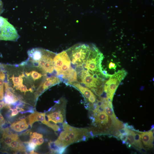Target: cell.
<instances>
[{
  "label": "cell",
  "mask_w": 154,
  "mask_h": 154,
  "mask_svg": "<svg viewBox=\"0 0 154 154\" xmlns=\"http://www.w3.org/2000/svg\"><path fill=\"white\" fill-rule=\"evenodd\" d=\"M30 152V154H38L37 153L35 152L34 150H32Z\"/></svg>",
  "instance_id": "33"
},
{
  "label": "cell",
  "mask_w": 154,
  "mask_h": 154,
  "mask_svg": "<svg viewBox=\"0 0 154 154\" xmlns=\"http://www.w3.org/2000/svg\"><path fill=\"white\" fill-rule=\"evenodd\" d=\"M44 142V139L42 137H40L38 138V145H40L42 144Z\"/></svg>",
  "instance_id": "29"
},
{
  "label": "cell",
  "mask_w": 154,
  "mask_h": 154,
  "mask_svg": "<svg viewBox=\"0 0 154 154\" xmlns=\"http://www.w3.org/2000/svg\"><path fill=\"white\" fill-rule=\"evenodd\" d=\"M56 54L44 49L41 58L34 65H36L45 74L52 73L54 69V59Z\"/></svg>",
  "instance_id": "3"
},
{
  "label": "cell",
  "mask_w": 154,
  "mask_h": 154,
  "mask_svg": "<svg viewBox=\"0 0 154 154\" xmlns=\"http://www.w3.org/2000/svg\"><path fill=\"white\" fill-rule=\"evenodd\" d=\"M137 150L139 151L140 152L143 153H146L147 152V150L143 146L138 147Z\"/></svg>",
  "instance_id": "26"
},
{
  "label": "cell",
  "mask_w": 154,
  "mask_h": 154,
  "mask_svg": "<svg viewBox=\"0 0 154 154\" xmlns=\"http://www.w3.org/2000/svg\"><path fill=\"white\" fill-rule=\"evenodd\" d=\"M135 132L129 129L127 136L126 142H127L132 145L135 149H137V145L135 142L134 135Z\"/></svg>",
  "instance_id": "13"
},
{
  "label": "cell",
  "mask_w": 154,
  "mask_h": 154,
  "mask_svg": "<svg viewBox=\"0 0 154 154\" xmlns=\"http://www.w3.org/2000/svg\"><path fill=\"white\" fill-rule=\"evenodd\" d=\"M134 140L137 145L136 149L137 150L138 147L143 146L141 142L140 134L135 132L134 135Z\"/></svg>",
  "instance_id": "16"
},
{
  "label": "cell",
  "mask_w": 154,
  "mask_h": 154,
  "mask_svg": "<svg viewBox=\"0 0 154 154\" xmlns=\"http://www.w3.org/2000/svg\"><path fill=\"white\" fill-rule=\"evenodd\" d=\"M71 85L74 87L79 90L86 99H88L93 92L88 88L83 86L78 82L72 83Z\"/></svg>",
  "instance_id": "11"
},
{
  "label": "cell",
  "mask_w": 154,
  "mask_h": 154,
  "mask_svg": "<svg viewBox=\"0 0 154 154\" xmlns=\"http://www.w3.org/2000/svg\"><path fill=\"white\" fill-rule=\"evenodd\" d=\"M19 36L7 19L0 16V40L16 41Z\"/></svg>",
  "instance_id": "2"
},
{
  "label": "cell",
  "mask_w": 154,
  "mask_h": 154,
  "mask_svg": "<svg viewBox=\"0 0 154 154\" xmlns=\"http://www.w3.org/2000/svg\"><path fill=\"white\" fill-rule=\"evenodd\" d=\"M61 82L58 77L52 76L48 77L43 82L39 88V90L41 93L51 87L60 83Z\"/></svg>",
  "instance_id": "7"
},
{
  "label": "cell",
  "mask_w": 154,
  "mask_h": 154,
  "mask_svg": "<svg viewBox=\"0 0 154 154\" xmlns=\"http://www.w3.org/2000/svg\"><path fill=\"white\" fill-rule=\"evenodd\" d=\"M70 61L65 51L56 54L53 60L54 68L56 75L61 81L67 75L70 69Z\"/></svg>",
  "instance_id": "1"
},
{
  "label": "cell",
  "mask_w": 154,
  "mask_h": 154,
  "mask_svg": "<svg viewBox=\"0 0 154 154\" xmlns=\"http://www.w3.org/2000/svg\"><path fill=\"white\" fill-rule=\"evenodd\" d=\"M20 121V129L21 131H23L28 128L29 125L27 123L26 121L25 118L21 119Z\"/></svg>",
  "instance_id": "18"
},
{
  "label": "cell",
  "mask_w": 154,
  "mask_h": 154,
  "mask_svg": "<svg viewBox=\"0 0 154 154\" xmlns=\"http://www.w3.org/2000/svg\"><path fill=\"white\" fill-rule=\"evenodd\" d=\"M0 129L7 122V121L4 119V117L0 112Z\"/></svg>",
  "instance_id": "20"
},
{
  "label": "cell",
  "mask_w": 154,
  "mask_h": 154,
  "mask_svg": "<svg viewBox=\"0 0 154 154\" xmlns=\"http://www.w3.org/2000/svg\"><path fill=\"white\" fill-rule=\"evenodd\" d=\"M96 96L93 93L90 97L88 99L89 102L93 103L96 101Z\"/></svg>",
  "instance_id": "21"
},
{
  "label": "cell",
  "mask_w": 154,
  "mask_h": 154,
  "mask_svg": "<svg viewBox=\"0 0 154 154\" xmlns=\"http://www.w3.org/2000/svg\"><path fill=\"white\" fill-rule=\"evenodd\" d=\"M154 146V138L152 137L151 138L149 145H148V147L149 148H153Z\"/></svg>",
  "instance_id": "28"
},
{
  "label": "cell",
  "mask_w": 154,
  "mask_h": 154,
  "mask_svg": "<svg viewBox=\"0 0 154 154\" xmlns=\"http://www.w3.org/2000/svg\"><path fill=\"white\" fill-rule=\"evenodd\" d=\"M9 148L13 151L15 152H26V149L22 142L19 138L13 140L10 143Z\"/></svg>",
  "instance_id": "9"
},
{
  "label": "cell",
  "mask_w": 154,
  "mask_h": 154,
  "mask_svg": "<svg viewBox=\"0 0 154 154\" xmlns=\"http://www.w3.org/2000/svg\"><path fill=\"white\" fill-rule=\"evenodd\" d=\"M152 132L150 130L149 131L142 132L140 134L141 140L145 147H148L151 138H154L152 136Z\"/></svg>",
  "instance_id": "12"
},
{
  "label": "cell",
  "mask_w": 154,
  "mask_h": 154,
  "mask_svg": "<svg viewBox=\"0 0 154 154\" xmlns=\"http://www.w3.org/2000/svg\"><path fill=\"white\" fill-rule=\"evenodd\" d=\"M94 117L95 121L97 123L100 125H107L109 127H111L110 118L105 112L99 113Z\"/></svg>",
  "instance_id": "8"
},
{
  "label": "cell",
  "mask_w": 154,
  "mask_h": 154,
  "mask_svg": "<svg viewBox=\"0 0 154 154\" xmlns=\"http://www.w3.org/2000/svg\"><path fill=\"white\" fill-rule=\"evenodd\" d=\"M63 129L68 133L72 143L79 141L86 135L87 130L84 128L74 127L70 125L67 123L63 124Z\"/></svg>",
  "instance_id": "4"
},
{
  "label": "cell",
  "mask_w": 154,
  "mask_h": 154,
  "mask_svg": "<svg viewBox=\"0 0 154 154\" xmlns=\"http://www.w3.org/2000/svg\"><path fill=\"white\" fill-rule=\"evenodd\" d=\"M16 109L18 110L19 112H23L24 111V110L21 108L19 107L16 106Z\"/></svg>",
  "instance_id": "32"
},
{
  "label": "cell",
  "mask_w": 154,
  "mask_h": 154,
  "mask_svg": "<svg viewBox=\"0 0 154 154\" xmlns=\"http://www.w3.org/2000/svg\"><path fill=\"white\" fill-rule=\"evenodd\" d=\"M55 144L60 148H65L73 143L67 132L64 131L61 132L58 139L54 142Z\"/></svg>",
  "instance_id": "6"
},
{
  "label": "cell",
  "mask_w": 154,
  "mask_h": 154,
  "mask_svg": "<svg viewBox=\"0 0 154 154\" xmlns=\"http://www.w3.org/2000/svg\"><path fill=\"white\" fill-rule=\"evenodd\" d=\"M24 143L26 144L27 150L30 151L35 149L37 145L35 143L30 141L25 142Z\"/></svg>",
  "instance_id": "17"
},
{
  "label": "cell",
  "mask_w": 154,
  "mask_h": 154,
  "mask_svg": "<svg viewBox=\"0 0 154 154\" xmlns=\"http://www.w3.org/2000/svg\"><path fill=\"white\" fill-rule=\"evenodd\" d=\"M29 141L35 143L37 145H38V138L33 136L32 135H31V139Z\"/></svg>",
  "instance_id": "23"
},
{
  "label": "cell",
  "mask_w": 154,
  "mask_h": 154,
  "mask_svg": "<svg viewBox=\"0 0 154 154\" xmlns=\"http://www.w3.org/2000/svg\"><path fill=\"white\" fill-rule=\"evenodd\" d=\"M3 11V5L2 1L0 0V15Z\"/></svg>",
  "instance_id": "30"
},
{
  "label": "cell",
  "mask_w": 154,
  "mask_h": 154,
  "mask_svg": "<svg viewBox=\"0 0 154 154\" xmlns=\"http://www.w3.org/2000/svg\"><path fill=\"white\" fill-rule=\"evenodd\" d=\"M119 130L120 135L125 133H128L129 129L126 127H124L119 129Z\"/></svg>",
  "instance_id": "24"
},
{
  "label": "cell",
  "mask_w": 154,
  "mask_h": 154,
  "mask_svg": "<svg viewBox=\"0 0 154 154\" xmlns=\"http://www.w3.org/2000/svg\"><path fill=\"white\" fill-rule=\"evenodd\" d=\"M105 112L108 115L112 121L117 119L114 112L113 106H106L105 107Z\"/></svg>",
  "instance_id": "14"
},
{
  "label": "cell",
  "mask_w": 154,
  "mask_h": 154,
  "mask_svg": "<svg viewBox=\"0 0 154 154\" xmlns=\"http://www.w3.org/2000/svg\"><path fill=\"white\" fill-rule=\"evenodd\" d=\"M5 91L6 93L4 96V100L5 103L10 105L13 104L17 101L18 98L7 86L5 87Z\"/></svg>",
  "instance_id": "10"
},
{
  "label": "cell",
  "mask_w": 154,
  "mask_h": 154,
  "mask_svg": "<svg viewBox=\"0 0 154 154\" xmlns=\"http://www.w3.org/2000/svg\"><path fill=\"white\" fill-rule=\"evenodd\" d=\"M128 133H126L120 134L119 137V138L122 141H126Z\"/></svg>",
  "instance_id": "22"
},
{
  "label": "cell",
  "mask_w": 154,
  "mask_h": 154,
  "mask_svg": "<svg viewBox=\"0 0 154 154\" xmlns=\"http://www.w3.org/2000/svg\"><path fill=\"white\" fill-rule=\"evenodd\" d=\"M109 68L110 69H111L112 68H113L116 70V66L115 63H114L112 62H111L110 63L109 66Z\"/></svg>",
  "instance_id": "27"
},
{
  "label": "cell",
  "mask_w": 154,
  "mask_h": 154,
  "mask_svg": "<svg viewBox=\"0 0 154 154\" xmlns=\"http://www.w3.org/2000/svg\"><path fill=\"white\" fill-rule=\"evenodd\" d=\"M20 120L12 123L10 125L11 128L17 132H21L20 129Z\"/></svg>",
  "instance_id": "19"
},
{
  "label": "cell",
  "mask_w": 154,
  "mask_h": 154,
  "mask_svg": "<svg viewBox=\"0 0 154 154\" xmlns=\"http://www.w3.org/2000/svg\"><path fill=\"white\" fill-rule=\"evenodd\" d=\"M45 113L39 112L35 111L29 116V124L31 127L33 124L35 122L40 121L52 129L54 131H58L59 128L58 126L56 124L51 123L47 121L45 117Z\"/></svg>",
  "instance_id": "5"
},
{
  "label": "cell",
  "mask_w": 154,
  "mask_h": 154,
  "mask_svg": "<svg viewBox=\"0 0 154 154\" xmlns=\"http://www.w3.org/2000/svg\"><path fill=\"white\" fill-rule=\"evenodd\" d=\"M63 115L60 111H58L52 112L46 115L48 119V121H51L53 122L54 120L57 117Z\"/></svg>",
  "instance_id": "15"
},
{
  "label": "cell",
  "mask_w": 154,
  "mask_h": 154,
  "mask_svg": "<svg viewBox=\"0 0 154 154\" xmlns=\"http://www.w3.org/2000/svg\"><path fill=\"white\" fill-rule=\"evenodd\" d=\"M33 136H35L37 138H39L40 137H42L43 135L42 134L38 133L37 132H34L33 133Z\"/></svg>",
  "instance_id": "31"
},
{
  "label": "cell",
  "mask_w": 154,
  "mask_h": 154,
  "mask_svg": "<svg viewBox=\"0 0 154 154\" xmlns=\"http://www.w3.org/2000/svg\"><path fill=\"white\" fill-rule=\"evenodd\" d=\"M10 110L12 111V113L11 116H14L17 115L19 113V112L17 109H12L10 108Z\"/></svg>",
  "instance_id": "25"
}]
</instances>
